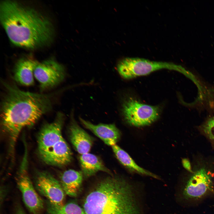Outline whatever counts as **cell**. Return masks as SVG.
Segmentation results:
<instances>
[{"mask_svg":"<svg viewBox=\"0 0 214 214\" xmlns=\"http://www.w3.org/2000/svg\"><path fill=\"white\" fill-rule=\"evenodd\" d=\"M16 214H26V213L22 208L19 207L17 210Z\"/></svg>","mask_w":214,"mask_h":214,"instance_id":"obj_20","label":"cell"},{"mask_svg":"<svg viewBox=\"0 0 214 214\" xmlns=\"http://www.w3.org/2000/svg\"><path fill=\"white\" fill-rule=\"evenodd\" d=\"M71 112L69 127L71 142L81 155L89 153L92 145L93 139L77 124L74 118V111H72Z\"/></svg>","mask_w":214,"mask_h":214,"instance_id":"obj_11","label":"cell"},{"mask_svg":"<svg viewBox=\"0 0 214 214\" xmlns=\"http://www.w3.org/2000/svg\"><path fill=\"white\" fill-rule=\"evenodd\" d=\"M111 147L117 158L124 166L130 170L139 174L156 179L159 178L156 175L138 165L127 153L119 147L116 144Z\"/></svg>","mask_w":214,"mask_h":214,"instance_id":"obj_16","label":"cell"},{"mask_svg":"<svg viewBox=\"0 0 214 214\" xmlns=\"http://www.w3.org/2000/svg\"><path fill=\"white\" fill-rule=\"evenodd\" d=\"M213 117L214 118V117Z\"/></svg>","mask_w":214,"mask_h":214,"instance_id":"obj_21","label":"cell"},{"mask_svg":"<svg viewBox=\"0 0 214 214\" xmlns=\"http://www.w3.org/2000/svg\"><path fill=\"white\" fill-rule=\"evenodd\" d=\"M60 178V182L65 193L71 197L76 196L82 183L83 174L81 171L67 170L61 174Z\"/></svg>","mask_w":214,"mask_h":214,"instance_id":"obj_14","label":"cell"},{"mask_svg":"<svg viewBox=\"0 0 214 214\" xmlns=\"http://www.w3.org/2000/svg\"><path fill=\"white\" fill-rule=\"evenodd\" d=\"M122 107V113L125 121L136 127L151 124L158 118L160 111L158 106L141 103L131 97L124 100Z\"/></svg>","mask_w":214,"mask_h":214,"instance_id":"obj_6","label":"cell"},{"mask_svg":"<svg viewBox=\"0 0 214 214\" xmlns=\"http://www.w3.org/2000/svg\"><path fill=\"white\" fill-rule=\"evenodd\" d=\"M83 208L86 214H141L133 185L112 176L100 181L87 194Z\"/></svg>","mask_w":214,"mask_h":214,"instance_id":"obj_3","label":"cell"},{"mask_svg":"<svg viewBox=\"0 0 214 214\" xmlns=\"http://www.w3.org/2000/svg\"><path fill=\"white\" fill-rule=\"evenodd\" d=\"M0 19L8 37L17 46L34 48L52 39L53 29L49 21L34 9L15 1L1 3Z\"/></svg>","mask_w":214,"mask_h":214,"instance_id":"obj_2","label":"cell"},{"mask_svg":"<svg viewBox=\"0 0 214 214\" xmlns=\"http://www.w3.org/2000/svg\"><path fill=\"white\" fill-rule=\"evenodd\" d=\"M79 159L81 172L86 177H91L99 171L112 175L110 171L96 155L87 153L81 155Z\"/></svg>","mask_w":214,"mask_h":214,"instance_id":"obj_15","label":"cell"},{"mask_svg":"<svg viewBox=\"0 0 214 214\" xmlns=\"http://www.w3.org/2000/svg\"><path fill=\"white\" fill-rule=\"evenodd\" d=\"M64 119V115L58 113L55 120L45 124L38 134V153L47 164L62 166L69 164L72 160L71 150L62 135Z\"/></svg>","mask_w":214,"mask_h":214,"instance_id":"obj_4","label":"cell"},{"mask_svg":"<svg viewBox=\"0 0 214 214\" xmlns=\"http://www.w3.org/2000/svg\"><path fill=\"white\" fill-rule=\"evenodd\" d=\"M182 163L183 167L189 171L192 172L190 163L187 159H183Z\"/></svg>","mask_w":214,"mask_h":214,"instance_id":"obj_19","label":"cell"},{"mask_svg":"<svg viewBox=\"0 0 214 214\" xmlns=\"http://www.w3.org/2000/svg\"><path fill=\"white\" fill-rule=\"evenodd\" d=\"M38 62L29 57L19 59L16 64L14 68L15 80L17 83L24 86L32 85L34 83V70Z\"/></svg>","mask_w":214,"mask_h":214,"instance_id":"obj_13","label":"cell"},{"mask_svg":"<svg viewBox=\"0 0 214 214\" xmlns=\"http://www.w3.org/2000/svg\"><path fill=\"white\" fill-rule=\"evenodd\" d=\"M27 155L26 148L18 173L17 182L26 207L32 214H39L43 208L44 203L29 176Z\"/></svg>","mask_w":214,"mask_h":214,"instance_id":"obj_7","label":"cell"},{"mask_svg":"<svg viewBox=\"0 0 214 214\" xmlns=\"http://www.w3.org/2000/svg\"><path fill=\"white\" fill-rule=\"evenodd\" d=\"M4 83L5 93L1 106V125L9 138L10 153L13 155L22 129L33 126L51 110L52 103L49 95L23 91L14 84Z\"/></svg>","mask_w":214,"mask_h":214,"instance_id":"obj_1","label":"cell"},{"mask_svg":"<svg viewBox=\"0 0 214 214\" xmlns=\"http://www.w3.org/2000/svg\"><path fill=\"white\" fill-rule=\"evenodd\" d=\"M79 120L86 128L93 133L106 144L112 146L116 144L120 137V133L114 124H92L81 117Z\"/></svg>","mask_w":214,"mask_h":214,"instance_id":"obj_12","label":"cell"},{"mask_svg":"<svg viewBox=\"0 0 214 214\" xmlns=\"http://www.w3.org/2000/svg\"><path fill=\"white\" fill-rule=\"evenodd\" d=\"M35 183L37 190L50 203L58 206L64 204L65 193L62 186L60 182L50 174L45 171L39 173Z\"/></svg>","mask_w":214,"mask_h":214,"instance_id":"obj_9","label":"cell"},{"mask_svg":"<svg viewBox=\"0 0 214 214\" xmlns=\"http://www.w3.org/2000/svg\"><path fill=\"white\" fill-rule=\"evenodd\" d=\"M34 76L44 90L57 86L64 81L66 73L64 67L52 59L38 62L34 70Z\"/></svg>","mask_w":214,"mask_h":214,"instance_id":"obj_8","label":"cell"},{"mask_svg":"<svg viewBox=\"0 0 214 214\" xmlns=\"http://www.w3.org/2000/svg\"><path fill=\"white\" fill-rule=\"evenodd\" d=\"M48 214H86L83 208L77 204L71 202L58 206L50 203L48 205Z\"/></svg>","mask_w":214,"mask_h":214,"instance_id":"obj_17","label":"cell"},{"mask_svg":"<svg viewBox=\"0 0 214 214\" xmlns=\"http://www.w3.org/2000/svg\"><path fill=\"white\" fill-rule=\"evenodd\" d=\"M213 182L211 175L204 168L195 172L187 182L183 190L186 197L198 199L210 190Z\"/></svg>","mask_w":214,"mask_h":214,"instance_id":"obj_10","label":"cell"},{"mask_svg":"<svg viewBox=\"0 0 214 214\" xmlns=\"http://www.w3.org/2000/svg\"><path fill=\"white\" fill-rule=\"evenodd\" d=\"M117 68L119 75L125 79L146 75L163 69L175 70L183 73L185 71L181 66L171 62L133 57H126L121 60L118 63Z\"/></svg>","mask_w":214,"mask_h":214,"instance_id":"obj_5","label":"cell"},{"mask_svg":"<svg viewBox=\"0 0 214 214\" xmlns=\"http://www.w3.org/2000/svg\"><path fill=\"white\" fill-rule=\"evenodd\" d=\"M203 130L206 135L214 141V118L209 119L203 126Z\"/></svg>","mask_w":214,"mask_h":214,"instance_id":"obj_18","label":"cell"}]
</instances>
